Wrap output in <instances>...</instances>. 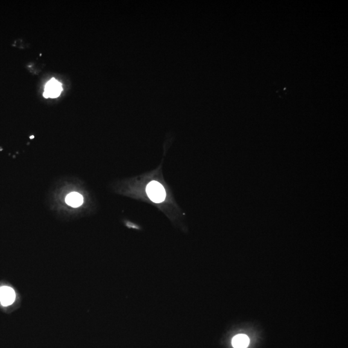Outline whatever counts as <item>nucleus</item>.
<instances>
[{"mask_svg": "<svg viewBox=\"0 0 348 348\" xmlns=\"http://www.w3.org/2000/svg\"><path fill=\"white\" fill-rule=\"evenodd\" d=\"M146 193L149 198L156 203H162L166 197L164 187L157 181H152L147 185Z\"/></svg>", "mask_w": 348, "mask_h": 348, "instance_id": "1", "label": "nucleus"}, {"mask_svg": "<svg viewBox=\"0 0 348 348\" xmlns=\"http://www.w3.org/2000/svg\"><path fill=\"white\" fill-rule=\"evenodd\" d=\"M16 294L14 290L10 287L0 288V303L3 306H10L14 302Z\"/></svg>", "mask_w": 348, "mask_h": 348, "instance_id": "2", "label": "nucleus"}, {"mask_svg": "<svg viewBox=\"0 0 348 348\" xmlns=\"http://www.w3.org/2000/svg\"><path fill=\"white\" fill-rule=\"evenodd\" d=\"M231 344L234 348H247L250 344L249 337L246 335L239 334L232 338Z\"/></svg>", "mask_w": 348, "mask_h": 348, "instance_id": "3", "label": "nucleus"}, {"mask_svg": "<svg viewBox=\"0 0 348 348\" xmlns=\"http://www.w3.org/2000/svg\"><path fill=\"white\" fill-rule=\"evenodd\" d=\"M65 202L72 207H79L83 203V198L81 195L77 192H72L66 197Z\"/></svg>", "mask_w": 348, "mask_h": 348, "instance_id": "4", "label": "nucleus"}]
</instances>
